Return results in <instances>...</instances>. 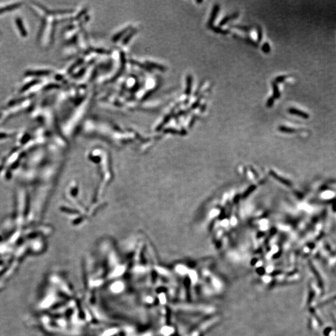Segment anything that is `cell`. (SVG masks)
<instances>
[{
    "label": "cell",
    "instance_id": "cell-1",
    "mask_svg": "<svg viewBox=\"0 0 336 336\" xmlns=\"http://www.w3.org/2000/svg\"><path fill=\"white\" fill-rule=\"evenodd\" d=\"M219 9H220V6L218 4H216L214 6L212 11L211 18L209 20L208 23H207L208 27H209L211 28L212 27H213V24H214L216 18H217V14H218V12L219 11Z\"/></svg>",
    "mask_w": 336,
    "mask_h": 336
},
{
    "label": "cell",
    "instance_id": "cell-2",
    "mask_svg": "<svg viewBox=\"0 0 336 336\" xmlns=\"http://www.w3.org/2000/svg\"><path fill=\"white\" fill-rule=\"evenodd\" d=\"M288 112L292 115L298 116V117H300L301 118H306V119L309 117V115L308 113L303 111H301L300 110L297 109L296 108H290V109H288Z\"/></svg>",
    "mask_w": 336,
    "mask_h": 336
},
{
    "label": "cell",
    "instance_id": "cell-3",
    "mask_svg": "<svg viewBox=\"0 0 336 336\" xmlns=\"http://www.w3.org/2000/svg\"><path fill=\"white\" fill-rule=\"evenodd\" d=\"M16 22L17 27H18L21 36L22 37H26L28 33H27V31H26V29L24 26V24L22 23V21L21 19L19 18H16Z\"/></svg>",
    "mask_w": 336,
    "mask_h": 336
},
{
    "label": "cell",
    "instance_id": "cell-4",
    "mask_svg": "<svg viewBox=\"0 0 336 336\" xmlns=\"http://www.w3.org/2000/svg\"><path fill=\"white\" fill-rule=\"evenodd\" d=\"M49 71L47 70H35V71H27L25 73L27 76H44L47 75L49 74Z\"/></svg>",
    "mask_w": 336,
    "mask_h": 336
},
{
    "label": "cell",
    "instance_id": "cell-5",
    "mask_svg": "<svg viewBox=\"0 0 336 336\" xmlns=\"http://www.w3.org/2000/svg\"><path fill=\"white\" fill-rule=\"evenodd\" d=\"M238 16V12H235V13L232 14V15H231L227 16H225L224 18H223V19L221 20V21L220 22V23H219V25L221 26H224L225 24H227L230 20L233 19H235V18H237Z\"/></svg>",
    "mask_w": 336,
    "mask_h": 336
},
{
    "label": "cell",
    "instance_id": "cell-6",
    "mask_svg": "<svg viewBox=\"0 0 336 336\" xmlns=\"http://www.w3.org/2000/svg\"><path fill=\"white\" fill-rule=\"evenodd\" d=\"M271 85H272L273 91V97L275 99L279 98L281 96V93L279 92V88H278V86L277 84L275 82H271Z\"/></svg>",
    "mask_w": 336,
    "mask_h": 336
},
{
    "label": "cell",
    "instance_id": "cell-7",
    "mask_svg": "<svg viewBox=\"0 0 336 336\" xmlns=\"http://www.w3.org/2000/svg\"><path fill=\"white\" fill-rule=\"evenodd\" d=\"M20 6H21V3H15V4H13V5H11L8 6H6V7H3L2 8H0V14L3 13V12H5L12 11V9H16V8L19 7Z\"/></svg>",
    "mask_w": 336,
    "mask_h": 336
},
{
    "label": "cell",
    "instance_id": "cell-8",
    "mask_svg": "<svg viewBox=\"0 0 336 336\" xmlns=\"http://www.w3.org/2000/svg\"><path fill=\"white\" fill-rule=\"evenodd\" d=\"M192 84V77L190 75H189L187 78V88L186 90V94L187 95H189L191 93Z\"/></svg>",
    "mask_w": 336,
    "mask_h": 336
},
{
    "label": "cell",
    "instance_id": "cell-9",
    "mask_svg": "<svg viewBox=\"0 0 336 336\" xmlns=\"http://www.w3.org/2000/svg\"><path fill=\"white\" fill-rule=\"evenodd\" d=\"M37 82H38V81H31V82H29L28 84H27L26 85H25L24 87H22V88H21V90H20V92L22 93V92H25L26 90H28L29 88H31V87H33L34 85L36 84Z\"/></svg>",
    "mask_w": 336,
    "mask_h": 336
},
{
    "label": "cell",
    "instance_id": "cell-10",
    "mask_svg": "<svg viewBox=\"0 0 336 336\" xmlns=\"http://www.w3.org/2000/svg\"><path fill=\"white\" fill-rule=\"evenodd\" d=\"M212 29V30L216 33H221V34H226L227 33H229V31L228 30H225V29H222L220 27H212L211 28Z\"/></svg>",
    "mask_w": 336,
    "mask_h": 336
},
{
    "label": "cell",
    "instance_id": "cell-11",
    "mask_svg": "<svg viewBox=\"0 0 336 336\" xmlns=\"http://www.w3.org/2000/svg\"><path fill=\"white\" fill-rule=\"evenodd\" d=\"M263 33H262V28L259 26L257 28V39H258V42H261L262 40V38H263Z\"/></svg>",
    "mask_w": 336,
    "mask_h": 336
},
{
    "label": "cell",
    "instance_id": "cell-12",
    "mask_svg": "<svg viewBox=\"0 0 336 336\" xmlns=\"http://www.w3.org/2000/svg\"><path fill=\"white\" fill-rule=\"evenodd\" d=\"M287 76L286 75H279V76H278L277 77H276L275 79V82L276 83H281L285 81L286 80V79L287 78Z\"/></svg>",
    "mask_w": 336,
    "mask_h": 336
},
{
    "label": "cell",
    "instance_id": "cell-13",
    "mask_svg": "<svg viewBox=\"0 0 336 336\" xmlns=\"http://www.w3.org/2000/svg\"><path fill=\"white\" fill-rule=\"evenodd\" d=\"M274 102H275V98L273 97H270L268 99V100L266 101V107L268 108L272 107L273 104H274Z\"/></svg>",
    "mask_w": 336,
    "mask_h": 336
},
{
    "label": "cell",
    "instance_id": "cell-14",
    "mask_svg": "<svg viewBox=\"0 0 336 336\" xmlns=\"http://www.w3.org/2000/svg\"><path fill=\"white\" fill-rule=\"evenodd\" d=\"M270 46H269V44L268 43H265V44H263V46H262V50L265 53H269L270 52Z\"/></svg>",
    "mask_w": 336,
    "mask_h": 336
},
{
    "label": "cell",
    "instance_id": "cell-15",
    "mask_svg": "<svg viewBox=\"0 0 336 336\" xmlns=\"http://www.w3.org/2000/svg\"><path fill=\"white\" fill-rule=\"evenodd\" d=\"M234 27L235 28H237L238 29H240V30L242 31H244L245 32H249L251 28L250 27H248V26H238V25H237V26H234Z\"/></svg>",
    "mask_w": 336,
    "mask_h": 336
},
{
    "label": "cell",
    "instance_id": "cell-16",
    "mask_svg": "<svg viewBox=\"0 0 336 336\" xmlns=\"http://www.w3.org/2000/svg\"><path fill=\"white\" fill-rule=\"evenodd\" d=\"M280 129H281V130H282L283 132H293V130H292V129L288 128L285 127V126H281V127H280Z\"/></svg>",
    "mask_w": 336,
    "mask_h": 336
},
{
    "label": "cell",
    "instance_id": "cell-17",
    "mask_svg": "<svg viewBox=\"0 0 336 336\" xmlns=\"http://www.w3.org/2000/svg\"><path fill=\"white\" fill-rule=\"evenodd\" d=\"M247 41L249 43L252 44V45L254 46H257V44H256L255 42H254L252 39H249V38L247 39Z\"/></svg>",
    "mask_w": 336,
    "mask_h": 336
},
{
    "label": "cell",
    "instance_id": "cell-18",
    "mask_svg": "<svg viewBox=\"0 0 336 336\" xmlns=\"http://www.w3.org/2000/svg\"><path fill=\"white\" fill-rule=\"evenodd\" d=\"M10 135L6 134V133H0V139H3V138H7V137H9Z\"/></svg>",
    "mask_w": 336,
    "mask_h": 336
},
{
    "label": "cell",
    "instance_id": "cell-19",
    "mask_svg": "<svg viewBox=\"0 0 336 336\" xmlns=\"http://www.w3.org/2000/svg\"><path fill=\"white\" fill-rule=\"evenodd\" d=\"M205 108H206V105L205 104H203L201 105V112H204L205 111Z\"/></svg>",
    "mask_w": 336,
    "mask_h": 336
},
{
    "label": "cell",
    "instance_id": "cell-20",
    "mask_svg": "<svg viewBox=\"0 0 336 336\" xmlns=\"http://www.w3.org/2000/svg\"><path fill=\"white\" fill-rule=\"evenodd\" d=\"M196 2H197V3H202L203 2H202V1H197Z\"/></svg>",
    "mask_w": 336,
    "mask_h": 336
}]
</instances>
